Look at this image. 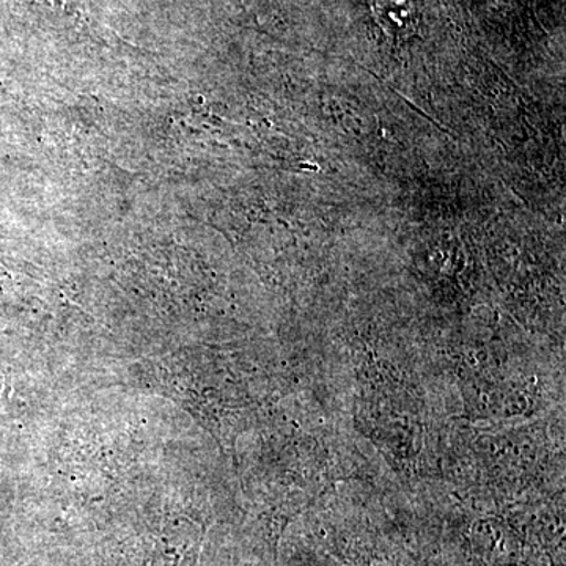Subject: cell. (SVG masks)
<instances>
[{
    "instance_id": "1",
    "label": "cell",
    "mask_w": 566,
    "mask_h": 566,
    "mask_svg": "<svg viewBox=\"0 0 566 566\" xmlns=\"http://www.w3.org/2000/svg\"><path fill=\"white\" fill-rule=\"evenodd\" d=\"M375 20L387 35L403 39L416 31L415 0H370Z\"/></svg>"
}]
</instances>
